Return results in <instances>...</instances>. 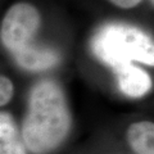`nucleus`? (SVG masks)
Here are the masks:
<instances>
[{"mask_svg":"<svg viewBox=\"0 0 154 154\" xmlns=\"http://www.w3.org/2000/svg\"><path fill=\"white\" fill-rule=\"evenodd\" d=\"M71 113L62 88L53 80L32 86L22 126L25 146L33 154H48L66 140L71 130Z\"/></svg>","mask_w":154,"mask_h":154,"instance_id":"f257e3e1","label":"nucleus"},{"mask_svg":"<svg viewBox=\"0 0 154 154\" xmlns=\"http://www.w3.org/2000/svg\"><path fill=\"white\" fill-rule=\"evenodd\" d=\"M90 49L100 62L112 68L134 62L154 64L152 37L139 27L122 22H109L100 26L90 40Z\"/></svg>","mask_w":154,"mask_h":154,"instance_id":"f03ea898","label":"nucleus"},{"mask_svg":"<svg viewBox=\"0 0 154 154\" xmlns=\"http://www.w3.org/2000/svg\"><path fill=\"white\" fill-rule=\"evenodd\" d=\"M40 23V13L31 4L18 3L11 7L2 22L0 40L13 58L40 45L33 42Z\"/></svg>","mask_w":154,"mask_h":154,"instance_id":"7ed1b4c3","label":"nucleus"},{"mask_svg":"<svg viewBox=\"0 0 154 154\" xmlns=\"http://www.w3.org/2000/svg\"><path fill=\"white\" fill-rule=\"evenodd\" d=\"M119 90L131 98L144 96L152 88V79L143 68L135 64H125L114 68Z\"/></svg>","mask_w":154,"mask_h":154,"instance_id":"20e7f679","label":"nucleus"},{"mask_svg":"<svg viewBox=\"0 0 154 154\" xmlns=\"http://www.w3.org/2000/svg\"><path fill=\"white\" fill-rule=\"evenodd\" d=\"M0 154H27L13 116L0 112Z\"/></svg>","mask_w":154,"mask_h":154,"instance_id":"39448f33","label":"nucleus"},{"mask_svg":"<svg viewBox=\"0 0 154 154\" xmlns=\"http://www.w3.org/2000/svg\"><path fill=\"white\" fill-rule=\"evenodd\" d=\"M127 141L136 154H154V125L148 121L132 123L127 130Z\"/></svg>","mask_w":154,"mask_h":154,"instance_id":"423d86ee","label":"nucleus"},{"mask_svg":"<svg viewBox=\"0 0 154 154\" xmlns=\"http://www.w3.org/2000/svg\"><path fill=\"white\" fill-rule=\"evenodd\" d=\"M14 86L13 82L8 77L0 75V107L9 103V100L13 98Z\"/></svg>","mask_w":154,"mask_h":154,"instance_id":"0eeeda50","label":"nucleus"},{"mask_svg":"<svg viewBox=\"0 0 154 154\" xmlns=\"http://www.w3.org/2000/svg\"><path fill=\"white\" fill-rule=\"evenodd\" d=\"M109 2L119 8L130 9V8H135L136 5H139L143 0H109Z\"/></svg>","mask_w":154,"mask_h":154,"instance_id":"6e6552de","label":"nucleus"},{"mask_svg":"<svg viewBox=\"0 0 154 154\" xmlns=\"http://www.w3.org/2000/svg\"><path fill=\"white\" fill-rule=\"evenodd\" d=\"M149 2H150V4H152V5L154 4V0H149Z\"/></svg>","mask_w":154,"mask_h":154,"instance_id":"1a4fd4ad","label":"nucleus"}]
</instances>
